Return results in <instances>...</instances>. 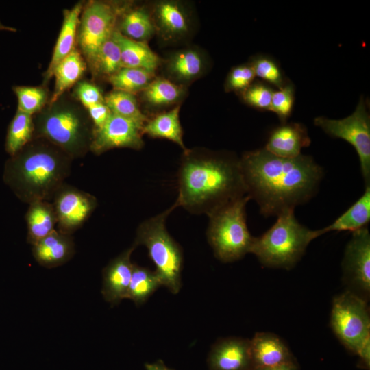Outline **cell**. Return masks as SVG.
Masks as SVG:
<instances>
[{
	"label": "cell",
	"instance_id": "obj_7",
	"mask_svg": "<svg viewBox=\"0 0 370 370\" xmlns=\"http://www.w3.org/2000/svg\"><path fill=\"white\" fill-rule=\"evenodd\" d=\"M250 199L247 195L208 216V241L215 256L223 262L236 261L250 253L255 238L246 221V204Z\"/></svg>",
	"mask_w": 370,
	"mask_h": 370
},
{
	"label": "cell",
	"instance_id": "obj_10",
	"mask_svg": "<svg viewBox=\"0 0 370 370\" xmlns=\"http://www.w3.org/2000/svg\"><path fill=\"white\" fill-rule=\"evenodd\" d=\"M314 124L327 134L341 138L356 149L360 160V169L366 186L370 184V116L362 96L354 112L342 119L318 116Z\"/></svg>",
	"mask_w": 370,
	"mask_h": 370
},
{
	"label": "cell",
	"instance_id": "obj_43",
	"mask_svg": "<svg viewBox=\"0 0 370 370\" xmlns=\"http://www.w3.org/2000/svg\"><path fill=\"white\" fill-rule=\"evenodd\" d=\"M145 369L146 370H172L167 367L161 360L145 364Z\"/></svg>",
	"mask_w": 370,
	"mask_h": 370
},
{
	"label": "cell",
	"instance_id": "obj_21",
	"mask_svg": "<svg viewBox=\"0 0 370 370\" xmlns=\"http://www.w3.org/2000/svg\"><path fill=\"white\" fill-rule=\"evenodd\" d=\"M118 45L123 67L141 69L154 73L160 59L145 42L132 40L115 29L111 36Z\"/></svg>",
	"mask_w": 370,
	"mask_h": 370
},
{
	"label": "cell",
	"instance_id": "obj_25",
	"mask_svg": "<svg viewBox=\"0 0 370 370\" xmlns=\"http://www.w3.org/2000/svg\"><path fill=\"white\" fill-rule=\"evenodd\" d=\"M180 106L159 114L144 124L143 134L152 138H165L179 145L184 152L188 149L183 142V131L180 121Z\"/></svg>",
	"mask_w": 370,
	"mask_h": 370
},
{
	"label": "cell",
	"instance_id": "obj_14",
	"mask_svg": "<svg viewBox=\"0 0 370 370\" xmlns=\"http://www.w3.org/2000/svg\"><path fill=\"white\" fill-rule=\"evenodd\" d=\"M208 365L210 370H253L249 340L230 337L217 341Z\"/></svg>",
	"mask_w": 370,
	"mask_h": 370
},
{
	"label": "cell",
	"instance_id": "obj_3",
	"mask_svg": "<svg viewBox=\"0 0 370 370\" xmlns=\"http://www.w3.org/2000/svg\"><path fill=\"white\" fill-rule=\"evenodd\" d=\"M73 160L49 140L34 137L7 160L3 180L24 203L51 201L69 176Z\"/></svg>",
	"mask_w": 370,
	"mask_h": 370
},
{
	"label": "cell",
	"instance_id": "obj_4",
	"mask_svg": "<svg viewBox=\"0 0 370 370\" xmlns=\"http://www.w3.org/2000/svg\"><path fill=\"white\" fill-rule=\"evenodd\" d=\"M34 137L45 138L73 160L90 151L94 125L86 109L66 92L33 116Z\"/></svg>",
	"mask_w": 370,
	"mask_h": 370
},
{
	"label": "cell",
	"instance_id": "obj_5",
	"mask_svg": "<svg viewBox=\"0 0 370 370\" xmlns=\"http://www.w3.org/2000/svg\"><path fill=\"white\" fill-rule=\"evenodd\" d=\"M322 235L295 218L294 210L278 215L275 223L263 234L255 237L250 253L268 267L291 269L301 259L310 243Z\"/></svg>",
	"mask_w": 370,
	"mask_h": 370
},
{
	"label": "cell",
	"instance_id": "obj_39",
	"mask_svg": "<svg viewBox=\"0 0 370 370\" xmlns=\"http://www.w3.org/2000/svg\"><path fill=\"white\" fill-rule=\"evenodd\" d=\"M74 92L75 99L86 109L104 103V97L100 89L90 82L86 81L77 82Z\"/></svg>",
	"mask_w": 370,
	"mask_h": 370
},
{
	"label": "cell",
	"instance_id": "obj_8",
	"mask_svg": "<svg viewBox=\"0 0 370 370\" xmlns=\"http://www.w3.org/2000/svg\"><path fill=\"white\" fill-rule=\"evenodd\" d=\"M114 3L91 1L84 4L77 30L79 51L92 67L102 45L111 38L120 15L127 10Z\"/></svg>",
	"mask_w": 370,
	"mask_h": 370
},
{
	"label": "cell",
	"instance_id": "obj_19",
	"mask_svg": "<svg viewBox=\"0 0 370 370\" xmlns=\"http://www.w3.org/2000/svg\"><path fill=\"white\" fill-rule=\"evenodd\" d=\"M84 3L79 1L71 9L64 10L62 25L57 39L51 60L45 73L44 84L53 77L56 66L75 47L79 19Z\"/></svg>",
	"mask_w": 370,
	"mask_h": 370
},
{
	"label": "cell",
	"instance_id": "obj_42",
	"mask_svg": "<svg viewBox=\"0 0 370 370\" xmlns=\"http://www.w3.org/2000/svg\"><path fill=\"white\" fill-rule=\"evenodd\" d=\"M254 370H298L295 361L284 364L278 367L264 369H255Z\"/></svg>",
	"mask_w": 370,
	"mask_h": 370
},
{
	"label": "cell",
	"instance_id": "obj_27",
	"mask_svg": "<svg viewBox=\"0 0 370 370\" xmlns=\"http://www.w3.org/2000/svg\"><path fill=\"white\" fill-rule=\"evenodd\" d=\"M118 31L132 40L145 42L153 35L156 28L148 12L137 8L123 13Z\"/></svg>",
	"mask_w": 370,
	"mask_h": 370
},
{
	"label": "cell",
	"instance_id": "obj_29",
	"mask_svg": "<svg viewBox=\"0 0 370 370\" xmlns=\"http://www.w3.org/2000/svg\"><path fill=\"white\" fill-rule=\"evenodd\" d=\"M161 286L155 271L134 264L127 298L136 305L144 303Z\"/></svg>",
	"mask_w": 370,
	"mask_h": 370
},
{
	"label": "cell",
	"instance_id": "obj_38",
	"mask_svg": "<svg viewBox=\"0 0 370 370\" xmlns=\"http://www.w3.org/2000/svg\"><path fill=\"white\" fill-rule=\"evenodd\" d=\"M255 77L254 71L249 63L234 66L227 76L225 90L242 92L254 82Z\"/></svg>",
	"mask_w": 370,
	"mask_h": 370
},
{
	"label": "cell",
	"instance_id": "obj_11",
	"mask_svg": "<svg viewBox=\"0 0 370 370\" xmlns=\"http://www.w3.org/2000/svg\"><path fill=\"white\" fill-rule=\"evenodd\" d=\"M52 201L57 219L56 229L70 235L84 224L97 206L94 195L65 183Z\"/></svg>",
	"mask_w": 370,
	"mask_h": 370
},
{
	"label": "cell",
	"instance_id": "obj_15",
	"mask_svg": "<svg viewBox=\"0 0 370 370\" xmlns=\"http://www.w3.org/2000/svg\"><path fill=\"white\" fill-rule=\"evenodd\" d=\"M136 247L133 243L130 247L111 260L103 269L101 293L104 299L112 305L127 298L134 267L131 255Z\"/></svg>",
	"mask_w": 370,
	"mask_h": 370
},
{
	"label": "cell",
	"instance_id": "obj_16",
	"mask_svg": "<svg viewBox=\"0 0 370 370\" xmlns=\"http://www.w3.org/2000/svg\"><path fill=\"white\" fill-rule=\"evenodd\" d=\"M310 143L304 124L286 123L271 130L264 148L276 156L292 158L299 156L301 149L308 147Z\"/></svg>",
	"mask_w": 370,
	"mask_h": 370
},
{
	"label": "cell",
	"instance_id": "obj_2",
	"mask_svg": "<svg viewBox=\"0 0 370 370\" xmlns=\"http://www.w3.org/2000/svg\"><path fill=\"white\" fill-rule=\"evenodd\" d=\"M176 207L210 216L247 195L240 159L224 152H184L177 173Z\"/></svg>",
	"mask_w": 370,
	"mask_h": 370
},
{
	"label": "cell",
	"instance_id": "obj_9",
	"mask_svg": "<svg viewBox=\"0 0 370 370\" xmlns=\"http://www.w3.org/2000/svg\"><path fill=\"white\" fill-rule=\"evenodd\" d=\"M330 325L341 343L356 354L370 339V317L366 301L350 291L335 297Z\"/></svg>",
	"mask_w": 370,
	"mask_h": 370
},
{
	"label": "cell",
	"instance_id": "obj_41",
	"mask_svg": "<svg viewBox=\"0 0 370 370\" xmlns=\"http://www.w3.org/2000/svg\"><path fill=\"white\" fill-rule=\"evenodd\" d=\"M356 354L358 356L362 367L369 369L370 367V339L361 346Z\"/></svg>",
	"mask_w": 370,
	"mask_h": 370
},
{
	"label": "cell",
	"instance_id": "obj_30",
	"mask_svg": "<svg viewBox=\"0 0 370 370\" xmlns=\"http://www.w3.org/2000/svg\"><path fill=\"white\" fill-rule=\"evenodd\" d=\"M185 89L169 79L158 78L143 90L145 101L153 106L174 104L184 95Z\"/></svg>",
	"mask_w": 370,
	"mask_h": 370
},
{
	"label": "cell",
	"instance_id": "obj_12",
	"mask_svg": "<svg viewBox=\"0 0 370 370\" xmlns=\"http://www.w3.org/2000/svg\"><path fill=\"white\" fill-rule=\"evenodd\" d=\"M144 124L111 114L105 124L94 130L90 151L100 155L114 148L140 149Z\"/></svg>",
	"mask_w": 370,
	"mask_h": 370
},
{
	"label": "cell",
	"instance_id": "obj_37",
	"mask_svg": "<svg viewBox=\"0 0 370 370\" xmlns=\"http://www.w3.org/2000/svg\"><path fill=\"white\" fill-rule=\"evenodd\" d=\"M273 89L262 81L253 82L241 92L243 100L259 110H269Z\"/></svg>",
	"mask_w": 370,
	"mask_h": 370
},
{
	"label": "cell",
	"instance_id": "obj_31",
	"mask_svg": "<svg viewBox=\"0 0 370 370\" xmlns=\"http://www.w3.org/2000/svg\"><path fill=\"white\" fill-rule=\"evenodd\" d=\"M104 103L114 114L143 124L148 119L140 110L133 93L114 90L104 97Z\"/></svg>",
	"mask_w": 370,
	"mask_h": 370
},
{
	"label": "cell",
	"instance_id": "obj_44",
	"mask_svg": "<svg viewBox=\"0 0 370 370\" xmlns=\"http://www.w3.org/2000/svg\"><path fill=\"white\" fill-rule=\"evenodd\" d=\"M0 31L16 32V29L12 27L6 26L0 21Z\"/></svg>",
	"mask_w": 370,
	"mask_h": 370
},
{
	"label": "cell",
	"instance_id": "obj_34",
	"mask_svg": "<svg viewBox=\"0 0 370 370\" xmlns=\"http://www.w3.org/2000/svg\"><path fill=\"white\" fill-rule=\"evenodd\" d=\"M249 63L251 65L256 77L262 79V82L270 86L280 89L289 82L282 73L279 64L269 56L257 55L253 57Z\"/></svg>",
	"mask_w": 370,
	"mask_h": 370
},
{
	"label": "cell",
	"instance_id": "obj_33",
	"mask_svg": "<svg viewBox=\"0 0 370 370\" xmlns=\"http://www.w3.org/2000/svg\"><path fill=\"white\" fill-rule=\"evenodd\" d=\"M122 67L120 49L110 38L101 47L91 71L95 75L109 77Z\"/></svg>",
	"mask_w": 370,
	"mask_h": 370
},
{
	"label": "cell",
	"instance_id": "obj_1",
	"mask_svg": "<svg viewBox=\"0 0 370 370\" xmlns=\"http://www.w3.org/2000/svg\"><path fill=\"white\" fill-rule=\"evenodd\" d=\"M240 164L247 195L265 217L278 216L309 201L323 176L322 167L310 156L285 158L264 148L244 153Z\"/></svg>",
	"mask_w": 370,
	"mask_h": 370
},
{
	"label": "cell",
	"instance_id": "obj_17",
	"mask_svg": "<svg viewBox=\"0 0 370 370\" xmlns=\"http://www.w3.org/2000/svg\"><path fill=\"white\" fill-rule=\"evenodd\" d=\"M253 370L278 367L295 361L285 343L277 335L258 332L249 340Z\"/></svg>",
	"mask_w": 370,
	"mask_h": 370
},
{
	"label": "cell",
	"instance_id": "obj_13",
	"mask_svg": "<svg viewBox=\"0 0 370 370\" xmlns=\"http://www.w3.org/2000/svg\"><path fill=\"white\" fill-rule=\"evenodd\" d=\"M343 268L345 278L366 295L370 291V234L367 227L353 232L347 243Z\"/></svg>",
	"mask_w": 370,
	"mask_h": 370
},
{
	"label": "cell",
	"instance_id": "obj_28",
	"mask_svg": "<svg viewBox=\"0 0 370 370\" xmlns=\"http://www.w3.org/2000/svg\"><path fill=\"white\" fill-rule=\"evenodd\" d=\"M34 138L33 116L17 109L11 121L5 140V150L13 156Z\"/></svg>",
	"mask_w": 370,
	"mask_h": 370
},
{
	"label": "cell",
	"instance_id": "obj_35",
	"mask_svg": "<svg viewBox=\"0 0 370 370\" xmlns=\"http://www.w3.org/2000/svg\"><path fill=\"white\" fill-rule=\"evenodd\" d=\"M13 90L18 99V110L34 116L47 103V90L43 86H17Z\"/></svg>",
	"mask_w": 370,
	"mask_h": 370
},
{
	"label": "cell",
	"instance_id": "obj_36",
	"mask_svg": "<svg viewBox=\"0 0 370 370\" xmlns=\"http://www.w3.org/2000/svg\"><path fill=\"white\" fill-rule=\"evenodd\" d=\"M295 101V86L289 81L282 88L273 91L269 111L277 114L282 124L286 123L292 114Z\"/></svg>",
	"mask_w": 370,
	"mask_h": 370
},
{
	"label": "cell",
	"instance_id": "obj_23",
	"mask_svg": "<svg viewBox=\"0 0 370 370\" xmlns=\"http://www.w3.org/2000/svg\"><path fill=\"white\" fill-rule=\"evenodd\" d=\"M86 69V64L79 50L75 47L55 68L53 92L49 102H53L78 82Z\"/></svg>",
	"mask_w": 370,
	"mask_h": 370
},
{
	"label": "cell",
	"instance_id": "obj_32",
	"mask_svg": "<svg viewBox=\"0 0 370 370\" xmlns=\"http://www.w3.org/2000/svg\"><path fill=\"white\" fill-rule=\"evenodd\" d=\"M153 73L141 69L122 67L108 80L114 90L134 94L143 90L152 82Z\"/></svg>",
	"mask_w": 370,
	"mask_h": 370
},
{
	"label": "cell",
	"instance_id": "obj_22",
	"mask_svg": "<svg viewBox=\"0 0 370 370\" xmlns=\"http://www.w3.org/2000/svg\"><path fill=\"white\" fill-rule=\"evenodd\" d=\"M27 241L32 246L56 229L57 219L51 201H40L29 204L25 216Z\"/></svg>",
	"mask_w": 370,
	"mask_h": 370
},
{
	"label": "cell",
	"instance_id": "obj_26",
	"mask_svg": "<svg viewBox=\"0 0 370 370\" xmlns=\"http://www.w3.org/2000/svg\"><path fill=\"white\" fill-rule=\"evenodd\" d=\"M206 60L196 49H186L173 53L167 62V70L175 80L190 82L199 77L206 69Z\"/></svg>",
	"mask_w": 370,
	"mask_h": 370
},
{
	"label": "cell",
	"instance_id": "obj_18",
	"mask_svg": "<svg viewBox=\"0 0 370 370\" xmlns=\"http://www.w3.org/2000/svg\"><path fill=\"white\" fill-rule=\"evenodd\" d=\"M32 250L36 261L47 269L65 264L73 257L75 251L72 235L56 228L33 245Z\"/></svg>",
	"mask_w": 370,
	"mask_h": 370
},
{
	"label": "cell",
	"instance_id": "obj_40",
	"mask_svg": "<svg viewBox=\"0 0 370 370\" xmlns=\"http://www.w3.org/2000/svg\"><path fill=\"white\" fill-rule=\"evenodd\" d=\"M86 110L92 122L95 130L101 127L112 114L105 103L94 105L86 109Z\"/></svg>",
	"mask_w": 370,
	"mask_h": 370
},
{
	"label": "cell",
	"instance_id": "obj_24",
	"mask_svg": "<svg viewBox=\"0 0 370 370\" xmlns=\"http://www.w3.org/2000/svg\"><path fill=\"white\" fill-rule=\"evenodd\" d=\"M370 221V185L366 186L364 193L332 223L321 230V234L328 232L349 231L354 232L367 227Z\"/></svg>",
	"mask_w": 370,
	"mask_h": 370
},
{
	"label": "cell",
	"instance_id": "obj_20",
	"mask_svg": "<svg viewBox=\"0 0 370 370\" xmlns=\"http://www.w3.org/2000/svg\"><path fill=\"white\" fill-rule=\"evenodd\" d=\"M154 26L161 36L167 40L185 35L189 28L186 13L179 3L163 1L154 8Z\"/></svg>",
	"mask_w": 370,
	"mask_h": 370
},
{
	"label": "cell",
	"instance_id": "obj_6",
	"mask_svg": "<svg viewBox=\"0 0 370 370\" xmlns=\"http://www.w3.org/2000/svg\"><path fill=\"white\" fill-rule=\"evenodd\" d=\"M175 204L164 212L143 221L136 230L134 244L144 245L156 266L154 271L161 286L176 294L181 288L183 253L180 245L171 237L166 227Z\"/></svg>",
	"mask_w": 370,
	"mask_h": 370
}]
</instances>
